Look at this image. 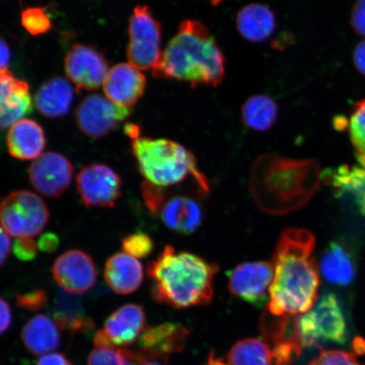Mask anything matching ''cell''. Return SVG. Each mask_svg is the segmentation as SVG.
Masks as SVG:
<instances>
[{
    "mask_svg": "<svg viewBox=\"0 0 365 365\" xmlns=\"http://www.w3.org/2000/svg\"><path fill=\"white\" fill-rule=\"evenodd\" d=\"M312 232L289 228L277 240L272 259L273 278L267 312L275 317L303 314L317 299L319 277Z\"/></svg>",
    "mask_w": 365,
    "mask_h": 365,
    "instance_id": "1",
    "label": "cell"
},
{
    "mask_svg": "<svg viewBox=\"0 0 365 365\" xmlns=\"http://www.w3.org/2000/svg\"><path fill=\"white\" fill-rule=\"evenodd\" d=\"M319 185V164L264 154L250 173V192L259 207L272 215H285L307 205Z\"/></svg>",
    "mask_w": 365,
    "mask_h": 365,
    "instance_id": "2",
    "label": "cell"
},
{
    "mask_svg": "<svg viewBox=\"0 0 365 365\" xmlns=\"http://www.w3.org/2000/svg\"><path fill=\"white\" fill-rule=\"evenodd\" d=\"M217 264L185 251L166 246L148 264L152 294L158 303L185 309L211 303Z\"/></svg>",
    "mask_w": 365,
    "mask_h": 365,
    "instance_id": "3",
    "label": "cell"
},
{
    "mask_svg": "<svg viewBox=\"0 0 365 365\" xmlns=\"http://www.w3.org/2000/svg\"><path fill=\"white\" fill-rule=\"evenodd\" d=\"M158 78L217 86L225 76V58L215 38L202 23L181 22L177 34L163 51L153 71Z\"/></svg>",
    "mask_w": 365,
    "mask_h": 365,
    "instance_id": "4",
    "label": "cell"
},
{
    "mask_svg": "<svg viewBox=\"0 0 365 365\" xmlns=\"http://www.w3.org/2000/svg\"><path fill=\"white\" fill-rule=\"evenodd\" d=\"M131 149L141 175L150 184L163 189L190 181L209 186L194 154L175 141L139 136L132 141Z\"/></svg>",
    "mask_w": 365,
    "mask_h": 365,
    "instance_id": "5",
    "label": "cell"
},
{
    "mask_svg": "<svg viewBox=\"0 0 365 365\" xmlns=\"http://www.w3.org/2000/svg\"><path fill=\"white\" fill-rule=\"evenodd\" d=\"M207 193L202 189L168 190L147 181L141 184V195L149 211L181 235L193 234L202 226L204 209L200 198Z\"/></svg>",
    "mask_w": 365,
    "mask_h": 365,
    "instance_id": "6",
    "label": "cell"
},
{
    "mask_svg": "<svg viewBox=\"0 0 365 365\" xmlns=\"http://www.w3.org/2000/svg\"><path fill=\"white\" fill-rule=\"evenodd\" d=\"M304 348L321 342L344 344L348 337L346 319L337 297L324 294L308 312L296 317Z\"/></svg>",
    "mask_w": 365,
    "mask_h": 365,
    "instance_id": "7",
    "label": "cell"
},
{
    "mask_svg": "<svg viewBox=\"0 0 365 365\" xmlns=\"http://www.w3.org/2000/svg\"><path fill=\"white\" fill-rule=\"evenodd\" d=\"M49 218L44 200L29 190L14 191L0 205L1 226L9 235L17 239L38 235Z\"/></svg>",
    "mask_w": 365,
    "mask_h": 365,
    "instance_id": "8",
    "label": "cell"
},
{
    "mask_svg": "<svg viewBox=\"0 0 365 365\" xmlns=\"http://www.w3.org/2000/svg\"><path fill=\"white\" fill-rule=\"evenodd\" d=\"M161 25L145 6L135 8L130 19V42L127 57L130 65L141 71L157 68L163 56Z\"/></svg>",
    "mask_w": 365,
    "mask_h": 365,
    "instance_id": "9",
    "label": "cell"
},
{
    "mask_svg": "<svg viewBox=\"0 0 365 365\" xmlns=\"http://www.w3.org/2000/svg\"><path fill=\"white\" fill-rule=\"evenodd\" d=\"M77 191L86 207H113L122 192V180L110 167L93 163L76 177Z\"/></svg>",
    "mask_w": 365,
    "mask_h": 365,
    "instance_id": "10",
    "label": "cell"
},
{
    "mask_svg": "<svg viewBox=\"0 0 365 365\" xmlns=\"http://www.w3.org/2000/svg\"><path fill=\"white\" fill-rule=\"evenodd\" d=\"M130 108L120 106L98 94L86 97L76 108L75 118L82 133L93 138H101L125 120Z\"/></svg>",
    "mask_w": 365,
    "mask_h": 365,
    "instance_id": "11",
    "label": "cell"
},
{
    "mask_svg": "<svg viewBox=\"0 0 365 365\" xmlns=\"http://www.w3.org/2000/svg\"><path fill=\"white\" fill-rule=\"evenodd\" d=\"M230 293L246 303L262 307L267 301L272 282V263L245 262L227 273Z\"/></svg>",
    "mask_w": 365,
    "mask_h": 365,
    "instance_id": "12",
    "label": "cell"
},
{
    "mask_svg": "<svg viewBox=\"0 0 365 365\" xmlns=\"http://www.w3.org/2000/svg\"><path fill=\"white\" fill-rule=\"evenodd\" d=\"M145 310L140 305H123L107 318L103 329L96 333L95 346L116 349L133 344L145 330Z\"/></svg>",
    "mask_w": 365,
    "mask_h": 365,
    "instance_id": "13",
    "label": "cell"
},
{
    "mask_svg": "<svg viewBox=\"0 0 365 365\" xmlns=\"http://www.w3.org/2000/svg\"><path fill=\"white\" fill-rule=\"evenodd\" d=\"M53 276L63 290L71 294H83L96 284L98 272L93 257L83 250L63 253L53 264Z\"/></svg>",
    "mask_w": 365,
    "mask_h": 365,
    "instance_id": "14",
    "label": "cell"
},
{
    "mask_svg": "<svg viewBox=\"0 0 365 365\" xmlns=\"http://www.w3.org/2000/svg\"><path fill=\"white\" fill-rule=\"evenodd\" d=\"M74 167L70 160L58 153H45L31 163L29 180L38 192L47 197L58 198L71 186Z\"/></svg>",
    "mask_w": 365,
    "mask_h": 365,
    "instance_id": "15",
    "label": "cell"
},
{
    "mask_svg": "<svg viewBox=\"0 0 365 365\" xmlns=\"http://www.w3.org/2000/svg\"><path fill=\"white\" fill-rule=\"evenodd\" d=\"M66 76L78 89L94 90L103 85L108 73V65L97 49L83 44H76L65 59Z\"/></svg>",
    "mask_w": 365,
    "mask_h": 365,
    "instance_id": "16",
    "label": "cell"
},
{
    "mask_svg": "<svg viewBox=\"0 0 365 365\" xmlns=\"http://www.w3.org/2000/svg\"><path fill=\"white\" fill-rule=\"evenodd\" d=\"M190 331L179 323H163L147 328L139 339L143 359L166 360L185 349Z\"/></svg>",
    "mask_w": 365,
    "mask_h": 365,
    "instance_id": "17",
    "label": "cell"
},
{
    "mask_svg": "<svg viewBox=\"0 0 365 365\" xmlns=\"http://www.w3.org/2000/svg\"><path fill=\"white\" fill-rule=\"evenodd\" d=\"M147 79L138 68L122 63L108 71L103 83L106 98L120 106L131 108L143 95Z\"/></svg>",
    "mask_w": 365,
    "mask_h": 365,
    "instance_id": "18",
    "label": "cell"
},
{
    "mask_svg": "<svg viewBox=\"0 0 365 365\" xmlns=\"http://www.w3.org/2000/svg\"><path fill=\"white\" fill-rule=\"evenodd\" d=\"M29 86L11 72L0 70V131L8 129L31 112Z\"/></svg>",
    "mask_w": 365,
    "mask_h": 365,
    "instance_id": "19",
    "label": "cell"
},
{
    "mask_svg": "<svg viewBox=\"0 0 365 365\" xmlns=\"http://www.w3.org/2000/svg\"><path fill=\"white\" fill-rule=\"evenodd\" d=\"M143 264L126 253H117L108 259L104 269V279L118 294H130L143 284Z\"/></svg>",
    "mask_w": 365,
    "mask_h": 365,
    "instance_id": "20",
    "label": "cell"
},
{
    "mask_svg": "<svg viewBox=\"0 0 365 365\" xmlns=\"http://www.w3.org/2000/svg\"><path fill=\"white\" fill-rule=\"evenodd\" d=\"M7 145L13 158L23 161L38 159L46 145L43 129L34 120L17 121L8 132Z\"/></svg>",
    "mask_w": 365,
    "mask_h": 365,
    "instance_id": "21",
    "label": "cell"
},
{
    "mask_svg": "<svg viewBox=\"0 0 365 365\" xmlns=\"http://www.w3.org/2000/svg\"><path fill=\"white\" fill-rule=\"evenodd\" d=\"M58 328L56 322L46 314H36L22 328V344L31 354H48L61 345V334Z\"/></svg>",
    "mask_w": 365,
    "mask_h": 365,
    "instance_id": "22",
    "label": "cell"
},
{
    "mask_svg": "<svg viewBox=\"0 0 365 365\" xmlns=\"http://www.w3.org/2000/svg\"><path fill=\"white\" fill-rule=\"evenodd\" d=\"M236 22L241 36L253 43L267 41L276 29L274 13L261 4H250L242 8L237 15Z\"/></svg>",
    "mask_w": 365,
    "mask_h": 365,
    "instance_id": "23",
    "label": "cell"
},
{
    "mask_svg": "<svg viewBox=\"0 0 365 365\" xmlns=\"http://www.w3.org/2000/svg\"><path fill=\"white\" fill-rule=\"evenodd\" d=\"M325 180L340 196H349L365 216V166L342 165L324 173Z\"/></svg>",
    "mask_w": 365,
    "mask_h": 365,
    "instance_id": "24",
    "label": "cell"
},
{
    "mask_svg": "<svg viewBox=\"0 0 365 365\" xmlns=\"http://www.w3.org/2000/svg\"><path fill=\"white\" fill-rule=\"evenodd\" d=\"M74 89L62 77H54L46 81L36 91L35 105L38 110L47 118H56L66 115L70 110Z\"/></svg>",
    "mask_w": 365,
    "mask_h": 365,
    "instance_id": "25",
    "label": "cell"
},
{
    "mask_svg": "<svg viewBox=\"0 0 365 365\" xmlns=\"http://www.w3.org/2000/svg\"><path fill=\"white\" fill-rule=\"evenodd\" d=\"M321 272L332 284L349 285L355 277L356 264L352 252L345 244L332 242L324 251Z\"/></svg>",
    "mask_w": 365,
    "mask_h": 365,
    "instance_id": "26",
    "label": "cell"
},
{
    "mask_svg": "<svg viewBox=\"0 0 365 365\" xmlns=\"http://www.w3.org/2000/svg\"><path fill=\"white\" fill-rule=\"evenodd\" d=\"M53 321L61 329L73 334L93 330V319L86 316L81 301L76 297L59 294L52 309Z\"/></svg>",
    "mask_w": 365,
    "mask_h": 365,
    "instance_id": "27",
    "label": "cell"
},
{
    "mask_svg": "<svg viewBox=\"0 0 365 365\" xmlns=\"http://www.w3.org/2000/svg\"><path fill=\"white\" fill-rule=\"evenodd\" d=\"M278 107L275 101L267 95L250 97L242 108V117L250 129L266 131L275 124Z\"/></svg>",
    "mask_w": 365,
    "mask_h": 365,
    "instance_id": "28",
    "label": "cell"
},
{
    "mask_svg": "<svg viewBox=\"0 0 365 365\" xmlns=\"http://www.w3.org/2000/svg\"><path fill=\"white\" fill-rule=\"evenodd\" d=\"M272 363L270 345L255 337L237 341L227 354L228 365H272Z\"/></svg>",
    "mask_w": 365,
    "mask_h": 365,
    "instance_id": "29",
    "label": "cell"
},
{
    "mask_svg": "<svg viewBox=\"0 0 365 365\" xmlns=\"http://www.w3.org/2000/svg\"><path fill=\"white\" fill-rule=\"evenodd\" d=\"M344 128L349 131L359 164L365 166V98L354 104L349 120L345 118Z\"/></svg>",
    "mask_w": 365,
    "mask_h": 365,
    "instance_id": "30",
    "label": "cell"
},
{
    "mask_svg": "<svg viewBox=\"0 0 365 365\" xmlns=\"http://www.w3.org/2000/svg\"><path fill=\"white\" fill-rule=\"evenodd\" d=\"M138 363L136 351L108 346H95L88 357V365H137Z\"/></svg>",
    "mask_w": 365,
    "mask_h": 365,
    "instance_id": "31",
    "label": "cell"
},
{
    "mask_svg": "<svg viewBox=\"0 0 365 365\" xmlns=\"http://www.w3.org/2000/svg\"><path fill=\"white\" fill-rule=\"evenodd\" d=\"M21 24L31 35L39 36L52 29L48 14L42 8L31 7L21 14Z\"/></svg>",
    "mask_w": 365,
    "mask_h": 365,
    "instance_id": "32",
    "label": "cell"
},
{
    "mask_svg": "<svg viewBox=\"0 0 365 365\" xmlns=\"http://www.w3.org/2000/svg\"><path fill=\"white\" fill-rule=\"evenodd\" d=\"M122 248L125 253L131 257L143 259L152 254L154 243L152 238L144 232H135L123 239Z\"/></svg>",
    "mask_w": 365,
    "mask_h": 365,
    "instance_id": "33",
    "label": "cell"
},
{
    "mask_svg": "<svg viewBox=\"0 0 365 365\" xmlns=\"http://www.w3.org/2000/svg\"><path fill=\"white\" fill-rule=\"evenodd\" d=\"M307 365H361L352 353L340 350H322Z\"/></svg>",
    "mask_w": 365,
    "mask_h": 365,
    "instance_id": "34",
    "label": "cell"
},
{
    "mask_svg": "<svg viewBox=\"0 0 365 365\" xmlns=\"http://www.w3.org/2000/svg\"><path fill=\"white\" fill-rule=\"evenodd\" d=\"M16 300L18 307L21 309L36 312L43 309L48 304V295L43 289H35L17 294Z\"/></svg>",
    "mask_w": 365,
    "mask_h": 365,
    "instance_id": "35",
    "label": "cell"
},
{
    "mask_svg": "<svg viewBox=\"0 0 365 365\" xmlns=\"http://www.w3.org/2000/svg\"><path fill=\"white\" fill-rule=\"evenodd\" d=\"M38 250V244L31 238L17 239L13 246L14 255L22 262L34 261Z\"/></svg>",
    "mask_w": 365,
    "mask_h": 365,
    "instance_id": "36",
    "label": "cell"
},
{
    "mask_svg": "<svg viewBox=\"0 0 365 365\" xmlns=\"http://www.w3.org/2000/svg\"><path fill=\"white\" fill-rule=\"evenodd\" d=\"M350 23L356 34L365 36V0H356L351 12Z\"/></svg>",
    "mask_w": 365,
    "mask_h": 365,
    "instance_id": "37",
    "label": "cell"
},
{
    "mask_svg": "<svg viewBox=\"0 0 365 365\" xmlns=\"http://www.w3.org/2000/svg\"><path fill=\"white\" fill-rule=\"evenodd\" d=\"M59 245H61V240L53 232H46L40 237L38 242V249L42 252L48 254L56 252Z\"/></svg>",
    "mask_w": 365,
    "mask_h": 365,
    "instance_id": "38",
    "label": "cell"
},
{
    "mask_svg": "<svg viewBox=\"0 0 365 365\" xmlns=\"http://www.w3.org/2000/svg\"><path fill=\"white\" fill-rule=\"evenodd\" d=\"M12 322V313L10 304L0 297V335L10 328Z\"/></svg>",
    "mask_w": 365,
    "mask_h": 365,
    "instance_id": "39",
    "label": "cell"
},
{
    "mask_svg": "<svg viewBox=\"0 0 365 365\" xmlns=\"http://www.w3.org/2000/svg\"><path fill=\"white\" fill-rule=\"evenodd\" d=\"M11 251V240L2 227H0V267L4 266L10 257Z\"/></svg>",
    "mask_w": 365,
    "mask_h": 365,
    "instance_id": "40",
    "label": "cell"
},
{
    "mask_svg": "<svg viewBox=\"0 0 365 365\" xmlns=\"http://www.w3.org/2000/svg\"><path fill=\"white\" fill-rule=\"evenodd\" d=\"M353 61L357 71L365 76V40L356 46L353 53Z\"/></svg>",
    "mask_w": 365,
    "mask_h": 365,
    "instance_id": "41",
    "label": "cell"
},
{
    "mask_svg": "<svg viewBox=\"0 0 365 365\" xmlns=\"http://www.w3.org/2000/svg\"><path fill=\"white\" fill-rule=\"evenodd\" d=\"M36 365H73L62 354H48L43 355Z\"/></svg>",
    "mask_w": 365,
    "mask_h": 365,
    "instance_id": "42",
    "label": "cell"
},
{
    "mask_svg": "<svg viewBox=\"0 0 365 365\" xmlns=\"http://www.w3.org/2000/svg\"><path fill=\"white\" fill-rule=\"evenodd\" d=\"M11 53L6 41L0 38V70H6L11 62Z\"/></svg>",
    "mask_w": 365,
    "mask_h": 365,
    "instance_id": "43",
    "label": "cell"
},
{
    "mask_svg": "<svg viewBox=\"0 0 365 365\" xmlns=\"http://www.w3.org/2000/svg\"><path fill=\"white\" fill-rule=\"evenodd\" d=\"M207 365H228L225 361H223V359L221 358H218L217 356H216L215 353L212 351L211 353L209 354V357L207 359Z\"/></svg>",
    "mask_w": 365,
    "mask_h": 365,
    "instance_id": "44",
    "label": "cell"
},
{
    "mask_svg": "<svg viewBox=\"0 0 365 365\" xmlns=\"http://www.w3.org/2000/svg\"><path fill=\"white\" fill-rule=\"evenodd\" d=\"M125 132L128 135H130L132 139H135L137 137L140 135V130L139 128H137L136 125H128L125 127Z\"/></svg>",
    "mask_w": 365,
    "mask_h": 365,
    "instance_id": "45",
    "label": "cell"
},
{
    "mask_svg": "<svg viewBox=\"0 0 365 365\" xmlns=\"http://www.w3.org/2000/svg\"><path fill=\"white\" fill-rule=\"evenodd\" d=\"M163 362H166V360L140 358L137 365H166Z\"/></svg>",
    "mask_w": 365,
    "mask_h": 365,
    "instance_id": "46",
    "label": "cell"
},
{
    "mask_svg": "<svg viewBox=\"0 0 365 365\" xmlns=\"http://www.w3.org/2000/svg\"><path fill=\"white\" fill-rule=\"evenodd\" d=\"M210 2H211L213 6H217L219 3L222 1V0H209Z\"/></svg>",
    "mask_w": 365,
    "mask_h": 365,
    "instance_id": "47",
    "label": "cell"
}]
</instances>
